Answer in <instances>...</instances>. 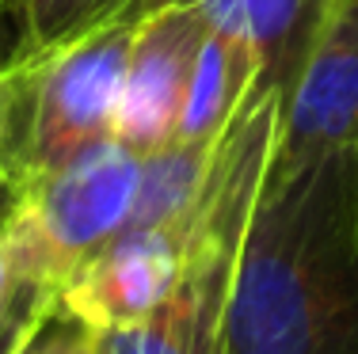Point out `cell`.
Listing matches in <instances>:
<instances>
[{
	"label": "cell",
	"mask_w": 358,
	"mask_h": 354,
	"mask_svg": "<svg viewBox=\"0 0 358 354\" xmlns=\"http://www.w3.org/2000/svg\"><path fill=\"white\" fill-rule=\"evenodd\" d=\"M115 0H0V15L15 23L12 50H42L103 20Z\"/></svg>",
	"instance_id": "obj_11"
},
{
	"label": "cell",
	"mask_w": 358,
	"mask_h": 354,
	"mask_svg": "<svg viewBox=\"0 0 358 354\" xmlns=\"http://www.w3.org/2000/svg\"><path fill=\"white\" fill-rule=\"evenodd\" d=\"M282 103V88L259 84L236 111L183 217V251L168 297L138 327L99 335V354H229L236 278L275 164Z\"/></svg>",
	"instance_id": "obj_2"
},
{
	"label": "cell",
	"mask_w": 358,
	"mask_h": 354,
	"mask_svg": "<svg viewBox=\"0 0 358 354\" xmlns=\"http://www.w3.org/2000/svg\"><path fill=\"white\" fill-rule=\"evenodd\" d=\"M347 172H351V217H355V244H358V141L347 153Z\"/></svg>",
	"instance_id": "obj_13"
},
{
	"label": "cell",
	"mask_w": 358,
	"mask_h": 354,
	"mask_svg": "<svg viewBox=\"0 0 358 354\" xmlns=\"http://www.w3.org/2000/svg\"><path fill=\"white\" fill-rule=\"evenodd\" d=\"M23 354H99V332L62 309Z\"/></svg>",
	"instance_id": "obj_12"
},
{
	"label": "cell",
	"mask_w": 358,
	"mask_h": 354,
	"mask_svg": "<svg viewBox=\"0 0 358 354\" xmlns=\"http://www.w3.org/2000/svg\"><path fill=\"white\" fill-rule=\"evenodd\" d=\"M206 35L210 20L187 0H157L138 15L115 115V141L134 156L145 160L176 141Z\"/></svg>",
	"instance_id": "obj_6"
},
{
	"label": "cell",
	"mask_w": 358,
	"mask_h": 354,
	"mask_svg": "<svg viewBox=\"0 0 358 354\" xmlns=\"http://www.w3.org/2000/svg\"><path fill=\"white\" fill-rule=\"evenodd\" d=\"M259 77H263L259 50L241 35L210 27L191 73L176 141H187V145L217 141L236 118V111L248 103V96L259 88Z\"/></svg>",
	"instance_id": "obj_9"
},
{
	"label": "cell",
	"mask_w": 358,
	"mask_h": 354,
	"mask_svg": "<svg viewBox=\"0 0 358 354\" xmlns=\"http://www.w3.org/2000/svg\"><path fill=\"white\" fill-rule=\"evenodd\" d=\"M149 4H157V0H115V8H126V12H145Z\"/></svg>",
	"instance_id": "obj_14"
},
{
	"label": "cell",
	"mask_w": 358,
	"mask_h": 354,
	"mask_svg": "<svg viewBox=\"0 0 358 354\" xmlns=\"http://www.w3.org/2000/svg\"><path fill=\"white\" fill-rule=\"evenodd\" d=\"M141 156L103 141L0 206V354H23L126 225Z\"/></svg>",
	"instance_id": "obj_3"
},
{
	"label": "cell",
	"mask_w": 358,
	"mask_h": 354,
	"mask_svg": "<svg viewBox=\"0 0 358 354\" xmlns=\"http://www.w3.org/2000/svg\"><path fill=\"white\" fill-rule=\"evenodd\" d=\"M358 141V0H331L305 65L282 103V130L267 179H286Z\"/></svg>",
	"instance_id": "obj_5"
},
{
	"label": "cell",
	"mask_w": 358,
	"mask_h": 354,
	"mask_svg": "<svg viewBox=\"0 0 358 354\" xmlns=\"http://www.w3.org/2000/svg\"><path fill=\"white\" fill-rule=\"evenodd\" d=\"M214 145L217 141H210V145L172 141L160 153L145 156L138 175V195H134L130 217H126L122 229H160V225L179 221L199 195Z\"/></svg>",
	"instance_id": "obj_10"
},
{
	"label": "cell",
	"mask_w": 358,
	"mask_h": 354,
	"mask_svg": "<svg viewBox=\"0 0 358 354\" xmlns=\"http://www.w3.org/2000/svg\"><path fill=\"white\" fill-rule=\"evenodd\" d=\"M138 12L103 20L0 61V206L35 179L115 141V115Z\"/></svg>",
	"instance_id": "obj_4"
},
{
	"label": "cell",
	"mask_w": 358,
	"mask_h": 354,
	"mask_svg": "<svg viewBox=\"0 0 358 354\" xmlns=\"http://www.w3.org/2000/svg\"><path fill=\"white\" fill-rule=\"evenodd\" d=\"M187 4L202 8L214 31L248 38L263 61L259 84L289 91L331 0H187Z\"/></svg>",
	"instance_id": "obj_8"
},
{
	"label": "cell",
	"mask_w": 358,
	"mask_h": 354,
	"mask_svg": "<svg viewBox=\"0 0 358 354\" xmlns=\"http://www.w3.org/2000/svg\"><path fill=\"white\" fill-rule=\"evenodd\" d=\"M229 354H358L347 153L267 179L236 278Z\"/></svg>",
	"instance_id": "obj_1"
},
{
	"label": "cell",
	"mask_w": 358,
	"mask_h": 354,
	"mask_svg": "<svg viewBox=\"0 0 358 354\" xmlns=\"http://www.w3.org/2000/svg\"><path fill=\"white\" fill-rule=\"evenodd\" d=\"M183 217L160 229H118L115 240L76 274L62 309L99 335L149 320L176 282Z\"/></svg>",
	"instance_id": "obj_7"
}]
</instances>
